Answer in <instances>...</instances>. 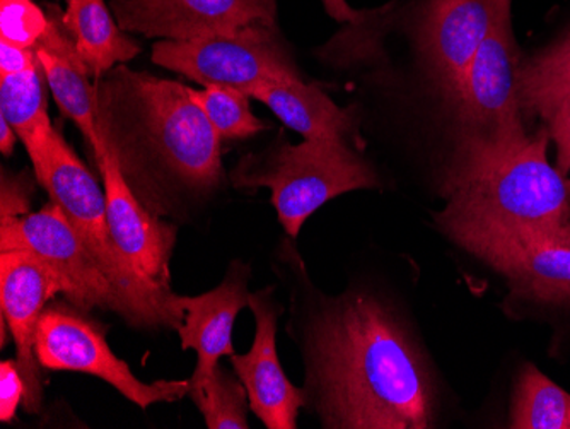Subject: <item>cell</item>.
Wrapping results in <instances>:
<instances>
[{
	"label": "cell",
	"mask_w": 570,
	"mask_h": 429,
	"mask_svg": "<svg viewBox=\"0 0 570 429\" xmlns=\"http://www.w3.org/2000/svg\"><path fill=\"white\" fill-rule=\"evenodd\" d=\"M30 211V188L28 182L16 176H2V214L0 221L24 216Z\"/></svg>",
	"instance_id": "28"
},
{
	"label": "cell",
	"mask_w": 570,
	"mask_h": 429,
	"mask_svg": "<svg viewBox=\"0 0 570 429\" xmlns=\"http://www.w3.org/2000/svg\"><path fill=\"white\" fill-rule=\"evenodd\" d=\"M26 383L19 371L18 361L4 360L0 364V421L16 418L19 403L24 400Z\"/></svg>",
	"instance_id": "26"
},
{
	"label": "cell",
	"mask_w": 570,
	"mask_h": 429,
	"mask_svg": "<svg viewBox=\"0 0 570 429\" xmlns=\"http://www.w3.org/2000/svg\"><path fill=\"white\" fill-rule=\"evenodd\" d=\"M509 425L514 429H570V393L534 364H524L515 382Z\"/></svg>",
	"instance_id": "22"
},
{
	"label": "cell",
	"mask_w": 570,
	"mask_h": 429,
	"mask_svg": "<svg viewBox=\"0 0 570 429\" xmlns=\"http://www.w3.org/2000/svg\"><path fill=\"white\" fill-rule=\"evenodd\" d=\"M63 294V283L57 272L37 255L22 250H9L0 255V296L2 319L8 322L16 344V361L24 378V409L40 412L41 378L37 357L38 323L45 305L56 294Z\"/></svg>",
	"instance_id": "12"
},
{
	"label": "cell",
	"mask_w": 570,
	"mask_h": 429,
	"mask_svg": "<svg viewBox=\"0 0 570 429\" xmlns=\"http://www.w3.org/2000/svg\"><path fill=\"white\" fill-rule=\"evenodd\" d=\"M0 250H22L43 259L62 280L63 294L77 309L110 310L140 329L136 310L121 296L56 202L38 213L0 221Z\"/></svg>",
	"instance_id": "8"
},
{
	"label": "cell",
	"mask_w": 570,
	"mask_h": 429,
	"mask_svg": "<svg viewBox=\"0 0 570 429\" xmlns=\"http://www.w3.org/2000/svg\"><path fill=\"white\" fill-rule=\"evenodd\" d=\"M37 357L56 371L95 374L146 411L153 403L175 402L190 393V380L146 383L134 374L108 344L105 329L67 306H48L38 323Z\"/></svg>",
	"instance_id": "9"
},
{
	"label": "cell",
	"mask_w": 570,
	"mask_h": 429,
	"mask_svg": "<svg viewBox=\"0 0 570 429\" xmlns=\"http://www.w3.org/2000/svg\"><path fill=\"white\" fill-rule=\"evenodd\" d=\"M547 129L557 146V168L567 175L570 172V91L547 121Z\"/></svg>",
	"instance_id": "27"
},
{
	"label": "cell",
	"mask_w": 570,
	"mask_h": 429,
	"mask_svg": "<svg viewBox=\"0 0 570 429\" xmlns=\"http://www.w3.org/2000/svg\"><path fill=\"white\" fill-rule=\"evenodd\" d=\"M520 47L511 12L499 16L483 41L456 95L454 150L444 185L463 181L520 153L533 134L524 125L520 99Z\"/></svg>",
	"instance_id": "4"
},
{
	"label": "cell",
	"mask_w": 570,
	"mask_h": 429,
	"mask_svg": "<svg viewBox=\"0 0 570 429\" xmlns=\"http://www.w3.org/2000/svg\"><path fill=\"white\" fill-rule=\"evenodd\" d=\"M153 62L204 86L248 91L267 81L301 79L277 27L252 25L230 33L154 45Z\"/></svg>",
	"instance_id": "7"
},
{
	"label": "cell",
	"mask_w": 570,
	"mask_h": 429,
	"mask_svg": "<svg viewBox=\"0 0 570 429\" xmlns=\"http://www.w3.org/2000/svg\"><path fill=\"white\" fill-rule=\"evenodd\" d=\"M38 66L35 48H22L0 40V74H19Z\"/></svg>",
	"instance_id": "29"
},
{
	"label": "cell",
	"mask_w": 570,
	"mask_h": 429,
	"mask_svg": "<svg viewBox=\"0 0 570 429\" xmlns=\"http://www.w3.org/2000/svg\"><path fill=\"white\" fill-rule=\"evenodd\" d=\"M307 400L325 428L425 429L438 416L428 361L395 313L366 293L330 301L307 332Z\"/></svg>",
	"instance_id": "1"
},
{
	"label": "cell",
	"mask_w": 570,
	"mask_h": 429,
	"mask_svg": "<svg viewBox=\"0 0 570 429\" xmlns=\"http://www.w3.org/2000/svg\"><path fill=\"white\" fill-rule=\"evenodd\" d=\"M48 19L47 31L35 45L38 64L60 111L81 130L99 163L107 156L108 149L99 136L96 92L89 82L91 74L63 28L62 11L51 6L48 8Z\"/></svg>",
	"instance_id": "17"
},
{
	"label": "cell",
	"mask_w": 570,
	"mask_h": 429,
	"mask_svg": "<svg viewBox=\"0 0 570 429\" xmlns=\"http://www.w3.org/2000/svg\"><path fill=\"white\" fill-rule=\"evenodd\" d=\"M512 0H428L415 28L417 47L434 85L448 99Z\"/></svg>",
	"instance_id": "10"
},
{
	"label": "cell",
	"mask_w": 570,
	"mask_h": 429,
	"mask_svg": "<svg viewBox=\"0 0 570 429\" xmlns=\"http://www.w3.org/2000/svg\"><path fill=\"white\" fill-rule=\"evenodd\" d=\"M16 139H19L18 134L14 133L6 117L0 115V150H2V155L9 156L14 153Z\"/></svg>",
	"instance_id": "31"
},
{
	"label": "cell",
	"mask_w": 570,
	"mask_h": 429,
	"mask_svg": "<svg viewBox=\"0 0 570 429\" xmlns=\"http://www.w3.org/2000/svg\"><path fill=\"white\" fill-rule=\"evenodd\" d=\"M326 12L338 22H355L361 19V12L352 9L347 0H322Z\"/></svg>",
	"instance_id": "30"
},
{
	"label": "cell",
	"mask_w": 570,
	"mask_h": 429,
	"mask_svg": "<svg viewBox=\"0 0 570 429\" xmlns=\"http://www.w3.org/2000/svg\"><path fill=\"white\" fill-rule=\"evenodd\" d=\"M236 187H267L287 235L297 238L304 223L326 202L380 185L373 166L347 140L304 139L281 143L262 158L242 162Z\"/></svg>",
	"instance_id": "5"
},
{
	"label": "cell",
	"mask_w": 570,
	"mask_h": 429,
	"mask_svg": "<svg viewBox=\"0 0 570 429\" xmlns=\"http://www.w3.org/2000/svg\"><path fill=\"white\" fill-rule=\"evenodd\" d=\"M210 429H248V392L239 378L217 364L200 390L190 393Z\"/></svg>",
	"instance_id": "24"
},
{
	"label": "cell",
	"mask_w": 570,
	"mask_h": 429,
	"mask_svg": "<svg viewBox=\"0 0 570 429\" xmlns=\"http://www.w3.org/2000/svg\"><path fill=\"white\" fill-rule=\"evenodd\" d=\"M549 129L515 155L444 185L448 204L435 223L476 259L538 230L570 223V181L549 162Z\"/></svg>",
	"instance_id": "3"
},
{
	"label": "cell",
	"mask_w": 570,
	"mask_h": 429,
	"mask_svg": "<svg viewBox=\"0 0 570 429\" xmlns=\"http://www.w3.org/2000/svg\"><path fill=\"white\" fill-rule=\"evenodd\" d=\"M518 82L527 118L549 121L570 91V35L521 64Z\"/></svg>",
	"instance_id": "21"
},
{
	"label": "cell",
	"mask_w": 570,
	"mask_h": 429,
	"mask_svg": "<svg viewBox=\"0 0 570 429\" xmlns=\"http://www.w3.org/2000/svg\"><path fill=\"white\" fill-rule=\"evenodd\" d=\"M118 27L163 40L277 27V0H111Z\"/></svg>",
	"instance_id": "11"
},
{
	"label": "cell",
	"mask_w": 570,
	"mask_h": 429,
	"mask_svg": "<svg viewBox=\"0 0 570 429\" xmlns=\"http://www.w3.org/2000/svg\"><path fill=\"white\" fill-rule=\"evenodd\" d=\"M98 168L105 181L108 226L115 243L149 286L171 294L169 261L176 242L175 226L153 216L140 204L110 149Z\"/></svg>",
	"instance_id": "13"
},
{
	"label": "cell",
	"mask_w": 570,
	"mask_h": 429,
	"mask_svg": "<svg viewBox=\"0 0 570 429\" xmlns=\"http://www.w3.org/2000/svg\"><path fill=\"white\" fill-rule=\"evenodd\" d=\"M246 95L267 105L285 127L296 130L306 140H347L355 129L351 110L333 104L320 86L301 79L261 82Z\"/></svg>",
	"instance_id": "18"
},
{
	"label": "cell",
	"mask_w": 570,
	"mask_h": 429,
	"mask_svg": "<svg viewBox=\"0 0 570 429\" xmlns=\"http://www.w3.org/2000/svg\"><path fill=\"white\" fill-rule=\"evenodd\" d=\"M191 98L209 118L220 139H248L267 129V124L255 117L249 107V96L229 86H205L191 89Z\"/></svg>",
	"instance_id": "23"
},
{
	"label": "cell",
	"mask_w": 570,
	"mask_h": 429,
	"mask_svg": "<svg viewBox=\"0 0 570 429\" xmlns=\"http://www.w3.org/2000/svg\"><path fill=\"white\" fill-rule=\"evenodd\" d=\"M45 14L31 0H0L2 40L22 48H35L48 28Z\"/></svg>",
	"instance_id": "25"
},
{
	"label": "cell",
	"mask_w": 570,
	"mask_h": 429,
	"mask_svg": "<svg viewBox=\"0 0 570 429\" xmlns=\"http://www.w3.org/2000/svg\"><path fill=\"white\" fill-rule=\"evenodd\" d=\"M99 136L118 162L136 156L181 191L204 194L223 176L220 136L191 98L190 88L118 67L99 82Z\"/></svg>",
	"instance_id": "2"
},
{
	"label": "cell",
	"mask_w": 570,
	"mask_h": 429,
	"mask_svg": "<svg viewBox=\"0 0 570 429\" xmlns=\"http://www.w3.org/2000/svg\"><path fill=\"white\" fill-rule=\"evenodd\" d=\"M41 74L40 64L24 72L0 74V115L24 144L38 182L47 172L51 140L56 136L48 117Z\"/></svg>",
	"instance_id": "19"
},
{
	"label": "cell",
	"mask_w": 570,
	"mask_h": 429,
	"mask_svg": "<svg viewBox=\"0 0 570 429\" xmlns=\"http://www.w3.org/2000/svg\"><path fill=\"white\" fill-rule=\"evenodd\" d=\"M248 267L235 264L223 284L200 296H175L184 312L178 329L181 348L197 352V368L190 378V393L202 389L223 357H233V329L236 316L249 306ZM188 393V396H190Z\"/></svg>",
	"instance_id": "15"
},
{
	"label": "cell",
	"mask_w": 570,
	"mask_h": 429,
	"mask_svg": "<svg viewBox=\"0 0 570 429\" xmlns=\"http://www.w3.org/2000/svg\"><path fill=\"white\" fill-rule=\"evenodd\" d=\"M38 184L47 188L51 201L63 211L121 296L136 310L140 329L169 326L178 331L184 323V312L176 306V294L154 290L128 264L108 226L107 195L57 130L47 172Z\"/></svg>",
	"instance_id": "6"
},
{
	"label": "cell",
	"mask_w": 570,
	"mask_h": 429,
	"mask_svg": "<svg viewBox=\"0 0 570 429\" xmlns=\"http://www.w3.org/2000/svg\"><path fill=\"white\" fill-rule=\"evenodd\" d=\"M62 25L89 74L95 76L140 53L139 45L111 18L105 0H69Z\"/></svg>",
	"instance_id": "20"
},
{
	"label": "cell",
	"mask_w": 570,
	"mask_h": 429,
	"mask_svg": "<svg viewBox=\"0 0 570 429\" xmlns=\"http://www.w3.org/2000/svg\"><path fill=\"white\" fill-rule=\"evenodd\" d=\"M249 309L255 315L256 332L252 349L243 357H230L236 377L248 392L249 409L268 429L297 428V416L306 406L304 390L291 383L277 354V320L281 309L272 290L249 294Z\"/></svg>",
	"instance_id": "14"
},
{
	"label": "cell",
	"mask_w": 570,
	"mask_h": 429,
	"mask_svg": "<svg viewBox=\"0 0 570 429\" xmlns=\"http://www.w3.org/2000/svg\"><path fill=\"white\" fill-rule=\"evenodd\" d=\"M480 261L504 275L518 296L570 305V223L528 233L490 250Z\"/></svg>",
	"instance_id": "16"
}]
</instances>
